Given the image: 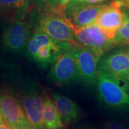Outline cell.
Segmentation results:
<instances>
[{
    "label": "cell",
    "mask_w": 129,
    "mask_h": 129,
    "mask_svg": "<svg viewBox=\"0 0 129 129\" xmlns=\"http://www.w3.org/2000/svg\"><path fill=\"white\" fill-rule=\"evenodd\" d=\"M37 9L41 12H55L57 9L58 0H32Z\"/></svg>",
    "instance_id": "19"
},
{
    "label": "cell",
    "mask_w": 129,
    "mask_h": 129,
    "mask_svg": "<svg viewBox=\"0 0 129 129\" xmlns=\"http://www.w3.org/2000/svg\"><path fill=\"white\" fill-rule=\"evenodd\" d=\"M57 42L54 41L50 37L42 32L35 31L32 35L30 39L28 41L27 45L25 48V55L31 61L36 55L37 50L43 46L50 45Z\"/></svg>",
    "instance_id": "16"
},
{
    "label": "cell",
    "mask_w": 129,
    "mask_h": 129,
    "mask_svg": "<svg viewBox=\"0 0 129 129\" xmlns=\"http://www.w3.org/2000/svg\"><path fill=\"white\" fill-rule=\"evenodd\" d=\"M42 118L46 129H59L63 127V121L52 100L47 94L42 98Z\"/></svg>",
    "instance_id": "14"
},
{
    "label": "cell",
    "mask_w": 129,
    "mask_h": 129,
    "mask_svg": "<svg viewBox=\"0 0 129 129\" xmlns=\"http://www.w3.org/2000/svg\"><path fill=\"white\" fill-rule=\"evenodd\" d=\"M43 92L37 80L27 77L21 82L20 100L28 121L35 129H46L42 118Z\"/></svg>",
    "instance_id": "2"
},
{
    "label": "cell",
    "mask_w": 129,
    "mask_h": 129,
    "mask_svg": "<svg viewBox=\"0 0 129 129\" xmlns=\"http://www.w3.org/2000/svg\"><path fill=\"white\" fill-rule=\"evenodd\" d=\"M73 33L78 46L90 49L102 55L115 47L112 40L107 38L106 34L95 24L77 29Z\"/></svg>",
    "instance_id": "7"
},
{
    "label": "cell",
    "mask_w": 129,
    "mask_h": 129,
    "mask_svg": "<svg viewBox=\"0 0 129 129\" xmlns=\"http://www.w3.org/2000/svg\"><path fill=\"white\" fill-rule=\"evenodd\" d=\"M128 52H129V45H128Z\"/></svg>",
    "instance_id": "26"
},
{
    "label": "cell",
    "mask_w": 129,
    "mask_h": 129,
    "mask_svg": "<svg viewBox=\"0 0 129 129\" xmlns=\"http://www.w3.org/2000/svg\"><path fill=\"white\" fill-rule=\"evenodd\" d=\"M0 129H11L10 125L0 115Z\"/></svg>",
    "instance_id": "22"
},
{
    "label": "cell",
    "mask_w": 129,
    "mask_h": 129,
    "mask_svg": "<svg viewBox=\"0 0 129 129\" xmlns=\"http://www.w3.org/2000/svg\"><path fill=\"white\" fill-rule=\"evenodd\" d=\"M20 129H35L32 125L30 124L29 123H27V124H25L24 126H22Z\"/></svg>",
    "instance_id": "24"
},
{
    "label": "cell",
    "mask_w": 129,
    "mask_h": 129,
    "mask_svg": "<svg viewBox=\"0 0 129 129\" xmlns=\"http://www.w3.org/2000/svg\"><path fill=\"white\" fill-rule=\"evenodd\" d=\"M52 101L65 123H73L78 120L80 110L78 106L68 97L57 93L52 94Z\"/></svg>",
    "instance_id": "12"
},
{
    "label": "cell",
    "mask_w": 129,
    "mask_h": 129,
    "mask_svg": "<svg viewBox=\"0 0 129 129\" xmlns=\"http://www.w3.org/2000/svg\"><path fill=\"white\" fill-rule=\"evenodd\" d=\"M74 50L79 80L86 85H91L95 82L98 62L103 55L90 49L78 46L75 47Z\"/></svg>",
    "instance_id": "10"
},
{
    "label": "cell",
    "mask_w": 129,
    "mask_h": 129,
    "mask_svg": "<svg viewBox=\"0 0 129 129\" xmlns=\"http://www.w3.org/2000/svg\"><path fill=\"white\" fill-rule=\"evenodd\" d=\"M104 129H124L120 123L115 120H110L106 122Z\"/></svg>",
    "instance_id": "20"
},
{
    "label": "cell",
    "mask_w": 129,
    "mask_h": 129,
    "mask_svg": "<svg viewBox=\"0 0 129 129\" xmlns=\"http://www.w3.org/2000/svg\"><path fill=\"white\" fill-rule=\"evenodd\" d=\"M108 1L110 0H70L64 10V14L85 6L102 5Z\"/></svg>",
    "instance_id": "18"
},
{
    "label": "cell",
    "mask_w": 129,
    "mask_h": 129,
    "mask_svg": "<svg viewBox=\"0 0 129 129\" xmlns=\"http://www.w3.org/2000/svg\"><path fill=\"white\" fill-rule=\"evenodd\" d=\"M98 70L123 83L129 88V52L119 49L103 55L98 62Z\"/></svg>",
    "instance_id": "6"
},
{
    "label": "cell",
    "mask_w": 129,
    "mask_h": 129,
    "mask_svg": "<svg viewBox=\"0 0 129 129\" xmlns=\"http://www.w3.org/2000/svg\"><path fill=\"white\" fill-rule=\"evenodd\" d=\"M106 4L85 6L65 13V17L68 19L69 24L73 31L94 24L99 13Z\"/></svg>",
    "instance_id": "11"
},
{
    "label": "cell",
    "mask_w": 129,
    "mask_h": 129,
    "mask_svg": "<svg viewBox=\"0 0 129 129\" xmlns=\"http://www.w3.org/2000/svg\"><path fill=\"white\" fill-rule=\"evenodd\" d=\"M124 21V11L120 1L113 0L99 13L95 24L106 34L107 38L112 40Z\"/></svg>",
    "instance_id": "8"
},
{
    "label": "cell",
    "mask_w": 129,
    "mask_h": 129,
    "mask_svg": "<svg viewBox=\"0 0 129 129\" xmlns=\"http://www.w3.org/2000/svg\"><path fill=\"white\" fill-rule=\"evenodd\" d=\"M124 21L122 26L115 34V37L112 40L115 47L129 45V12L125 9Z\"/></svg>",
    "instance_id": "17"
},
{
    "label": "cell",
    "mask_w": 129,
    "mask_h": 129,
    "mask_svg": "<svg viewBox=\"0 0 129 129\" xmlns=\"http://www.w3.org/2000/svg\"><path fill=\"white\" fill-rule=\"evenodd\" d=\"M30 0H0V17H23Z\"/></svg>",
    "instance_id": "15"
},
{
    "label": "cell",
    "mask_w": 129,
    "mask_h": 129,
    "mask_svg": "<svg viewBox=\"0 0 129 129\" xmlns=\"http://www.w3.org/2000/svg\"><path fill=\"white\" fill-rule=\"evenodd\" d=\"M95 83L98 98L104 105L114 108H129V88L123 83L99 70Z\"/></svg>",
    "instance_id": "3"
},
{
    "label": "cell",
    "mask_w": 129,
    "mask_h": 129,
    "mask_svg": "<svg viewBox=\"0 0 129 129\" xmlns=\"http://www.w3.org/2000/svg\"><path fill=\"white\" fill-rule=\"evenodd\" d=\"M11 129H19L18 128H16V127H11Z\"/></svg>",
    "instance_id": "25"
},
{
    "label": "cell",
    "mask_w": 129,
    "mask_h": 129,
    "mask_svg": "<svg viewBox=\"0 0 129 129\" xmlns=\"http://www.w3.org/2000/svg\"><path fill=\"white\" fill-rule=\"evenodd\" d=\"M74 50L75 47L66 44L51 66L48 75L57 85H68L79 80Z\"/></svg>",
    "instance_id": "4"
},
{
    "label": "cell",
    "mask_w": 129,
    "mask_h": 129,
    "mask_svg": "<svg viewBox=\"0 0 129 129\" xmlns=\"http://www.w3.org/2000/svg\"><path fill=\"white\" fill-rule=\"evenodd\" d=\"M120 1L123 7L125 8V10L129 12V0H118Z\"/></svg>",
    "instance_id": "23"
},
{
    "label": "cell",
    "mask_w": 129,
    "mask_h": 129,
    "mask_svg": "<svg viewBox=\"0 0 129 129\" xmlns=\"http://www.w3.org/2000/svg\"><path fill=\"white\" fill-rule=\"evenodd\" d=\"M66 44L68 43L54 42L42 47L37 50L32 61L36 62V64L41 68H47L55 62Z\"/></svg>",
    "instance_id": "13"
},
{
    "label": "cell",
    "mask_w": 129,
    "mask_h": 129,
    "mask_svg": "<svg viewBox=\"0 0 129 129\" xmlns=\"http://www.w3.org/2000/svg\"><path fill=\"white\" fill-rule=\"evenodd\" d=\"M37 18L29 24L35 31L42 32L57 42H66L78 46L72 28L64 13L59 12H41L35 15Z\"/></svg>",
    "instance_id": "1"
},
{
    "label": "cell",
    "mask_w": 129,
    "mask_h": 129,
    "mask_svg": "<svg viewBox=\"0 0 129 129\" xmlns=\"http://www.w3.org/2000/svg\"><path fill=\"white\" fill-rule=\"evenodd\" d=\"M70 0H58L56 12L64 13V10L66 9L67 6L70 2Z\"/></svg>",
    "instance_id": "21"
},
{
    "label": "cell",
    "mask_w": 129,
    "mask_h": 129,
    "mask_svg": "<svg viewBox=\"0 0 129 129\" xmlns=\"http://www.w3.org/2000/svg\"><path fill=\"white\" fill-rule=\"evenodd\" d=\"M0 115L11 127L20 129L29 123L19 101L8 88L0 90Z\"/></svg>",
    "instance_id": "9"
},
{
    "label": "cell",
    "mask_w": 129,
    "mask_h": 129,
    "mask_svg": "<svg viewBox=\"0 0 129 129\" xmlns=\"http://www.w3.org/2000/svg\"><path fill=\"white\" fill-rule=\"evenodd\" d=\"M32 27L21 19H14L7 24L1 37V44L5 50L19 54L25 50L32 36Z\"/></svg>",
    "instance_id": "5"
},
{
    "label": "cell",
    "mask_w": 129,
    "mask_h": 129,
    "mask_svg": "<svg viewBox=\"0 0 129 129\" xmlns=\"http://www.w3.org/2000/svg\"><path fill=\"white\" fill-rule=\"evenodd\" d=\"M0 58H1V53H0Z\"/></svg>",
    "instance_id": "27"
}]
</instances>
